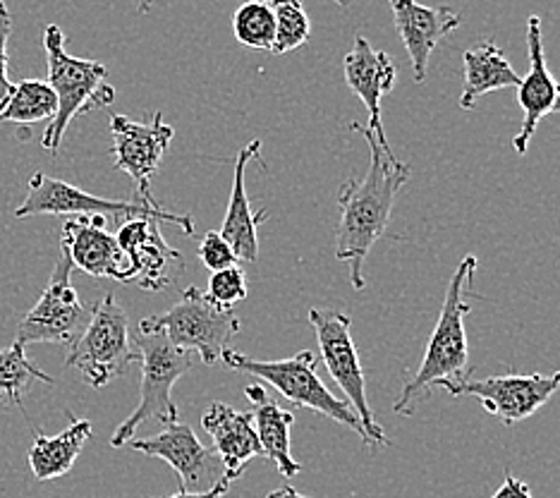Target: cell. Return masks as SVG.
I'll use <instances>...</instances> for the list:
<instances>
[{
	"instance_id": "1",
	"label": "cell",
	"mask_w": 560,
	"mask_h": 498,
	"mask_svg": "<svg viewBox=\"0 0 560 498\" xmlns=\"http://www.w3.org/2000/svg\"><path fill=\"white\" fill-rule=\"evenodd\" d=\"M350 130L366 139L372 153H369V169L362 181H348L338 189L340 221L336 257L350 264L352 288L364 290V259L376 242L386 235L398 192L410 181V165L393 153L390 144L378 142V137L366 125L350 123Z\"/></svg>"
},
{
	"instance_id": "2",
	"label": "cell",
	"mask_w": 560,
	"mask_h": 498,
	"mask_svg": "<svg viewBox=\"0 0 560 498\" xmlns=\"http://www.w3.org/2000/svg\"><path fill=\"white\" fill-rule=\"evenodd\" d=\"M477 271V257H465L455 268L448 292L441 306L439 322L427 343V352L419 362L417 372L405 381L402 393L396 401L398 415H412L417 403L429 395L434 386H448L469 372V348L465 319L472 312L467 302V290L472 288V276Z\"/></svg>"
},
{
	"instance_id": "3",
	"label": "cell",
	"mask_w": 560,
	"mask_h": 498,
	"mask_svg": "<svg viewBox=\"0 0 560 498\" xmlns=\"http://www.w3.org/2000/svg\"><path fill=\"white\" fill-rule=\"evenodd\" d=\"M44 48L48 62V86L54 89L58 111L48 120V127L42 137V147L48 153H58L68 125L78 115L110 106L116 101V86L106 82V66L68 54L66 34H62L58 24H48L46 27Z\"/></svg>"
},
{
	"instance_id": "4",
	"label": "cell",
	"mask_w": 560,
	"mask_h": 498,
	"mask_svg": "<svg viewBox=\"0 0 560 498\" xmlns=\"http://www.w3.org/2000/svg\"><path fill=\"white\" fill-rule=\"evenodd\" d=\"M221 362L228 369H233V372H242V374H249L254 379L271 383V386L283 395L285 401L295 403L298 407H310V410L334 419L342 427H350L354 433H360V439L366 445H372L369 443V437L358 413L352 410V405L348 401L336 398V395L326 389V383L319 379V374H316L319 357H316L312 350H302L298 355L288 357V360H273V362L254 360V357L240 355L235 350H225Z\"/></svg>"
},
{
	"instance_id": "5",
	"label": "cell",
	"mask_w": 560,
	"mask_h": 498,
	"mask_svg": "<svg viewBox=\"0 0 560 498\" xmlns=\"http://www.w3.org/2000/svg\"><path fill=\"white\" fill-rule=\"evenodd\" d=\"M142 334H161L177 350L199 355L203 364H219L233 338L240 334V319L233 310L213 304L207 292L185 288L183 298L163 314L147 316L139 322Z\"/></svg>"
},
{
	"instance_id": "6",
	"label": "cell",
	"mask_w": 560,
	"mask_h": 498,
	"mask_svg": "<svg viewBox=\"0 0 560 498\" xmlns=\"http://www.w3.org/2000/svg\"><path fill=\"white\" fill-rule=\"evenodd\" d=\"M132 340L139 345V355H142V360H139V364H142V391H139L135 413L110 437L113 449H122V445L130 443L144 421L159 419L165 427L180 421L177 419L180 413H177V405L173 403V386L195 364L192 352L177 350L161 334H142V331H137Z\"/></svg>"
},
{
	"instance_id": "7",
	"label": "cell",
	"mask_w": 560,
	"mask_h": 498,
	"mask_svg": "<svg viewBox=\"0 0 560 498\" xmlns=\"http://www.w3.org/2000/svg\"><path fill=\"white\" fill-rule=\"evenodd\" d=\"M130 319L118 304L116 296H108L94 304L82 336L70 345L66 364L78 369L89 386L104 389L113 379L122 377L132 362L142 360L139 350L132 348Z\"/></svg>"
},
{
	"instance_id": "8",
	"label": "cell",
	"mask_w": 560,
	"mask_h": 498,
	"mask_svg": "<svg viewBox=\"0 0 560 498\" xmlns=\"http://www.w3.org/2000/svg\"><path fill=\"white\" fill-rule=\"evenodd\" d=\"M30 216H113L118 221H130L147 216L163 223H173L185 235L195 233V223L189 216L173 213L161 209L159 204H147L142 199L135 201H116L101 199L89 192L56 181L46 173H34L27 185V197L15 209V219H30Z\"/></svg>"
},
{
	"instance_id": "9",
	"label": "cell",
	"mask_w": 560,
	"mask_h": 498,
	"mask_svg": "<svg viewBox=\"0 0 560 498\" xmlns=\"http://www.w3.org/2000/svg\"><path fill=\"white\" fill-rule=\"evenodd\" d=\"M310 322L314 326L316 343H319L322 360L328 369L330 379L338 383V389L346 395V401L358 413L362 427L372 445H386L388 437L386 431L374 417L372 405L366 401V381L364 369L358 352V345L352 338V322L348 314L342 312H324V310H310Z\"/></svg>"
},
{
	"instance_id": "10",
	"label": "cell",
	"mask_w": 560,
	"mask_h": 498,
	"mask_svg": "<svg viewBox=\"0 0 560 498\" xmlns=\"http://www.w3.org/2000/svg\"><path fill=\"white\" fill-rule=\"evenodd\" d=\"M74 266L66 254L60 257L50 271L48 283L36 300L32 310L22 316L18 326L20 343H50V345H72L82 336L94 306L80 300L78 290L72 286Z\"/></svg>"
},
{
	"instance_id": "11",
	"label": "cell",
	"mask_w": 560,
	"mask_h": 498,
	"mask_svg": "<svg viewBox=\"0 0 560 498\" xmlns=\"http://www.w3.org/2000/svg\"><path fill=\"white\" fill-rule=\"evenodd\" d=\"M453 398L475 395L483 410L499 417L503 425H515L532 417L560 391V372L556 374H501L489 379H460L443 386Z\"/></svg>"
},
{
	"instance_id": "12",
	"label": "cell",
	"mask_w": 560,
	"mask_h": 498,
	"mask_svg": "<svg viewBox=\"0 0 560 498\" xmlns=\"http://www.w3.org/2000/svg\"><path fill=\"white\" fill-rule=\"evenodd\" d=\"M110 132L116 169L137 183V199L156 204V199L151 197V177L159 173L175 130L163 123L161 113H154L149 123L130 120L127 115H113Z\"/></svg>"
},
{
	"instance_id": "13",
	"label": "cell",
	"mask_w": 560,
	"mask_h": 498,
	"mask_svg": "<svg viewBox=\"0 0 560 498\" xmlns=\"http://www.w3.org/2000/svg\"><path fill=\"white\" fill-rule=\"evenodd\" d=\"M118 245L130 262L132 283L144 290H165L175 278L185 274L183 254L165 242L159 221L139 216L122 221L118 230Z\"/></svg>"
},
{
	"instance_id": "14",
	"label": "cell",
	"mask_w": 560,
	"mask_h": 498,
	"mask_svg": "<svg viewBox=\"0 0 560 498\" xmlns=\"http://www.w3.org/2000/svg\"><path fill=\"white\" fill-rule=\"evenodd\" d=\"M60 252L86 276L132 283L130 262L120 250L118 238L106 230V216H72L62 223Z\"/></svg>"
},
{
	"instance_id": "15",
	"label": "cell",
	"mask_w": 560,
	"mask_h": 498,
	"mask_svg": "<svg viewBox=\"0 0 560 498\" xmlns=\"http://www.w3.org/2000/svg\"><path fill=\"white\" fill-rule=\"evenodd\" d=\"M127 445H132L135 451L165 460L175 472L177 479H180V491L197 494L203 484H213L223 477V465L219 455L209 451L203 445L192 427L180 425H168L156 437L149 439H132Z\"/></svg>"
},
{
	"instance_id": "16",
	"label": "cell",
	"mask_w": 560,
	"mask_h": 498,
	"mask_svg": "<svg viewBox=\"0 0 560 498\" xmlns=\"http://www.w3.org/2000/svg\"><path fill=\"white\" fill-rule=\"evenodd\" d=\"M527 50H529V72L517 84V104L525 113L522 130L515 135L513 147L515 153L525 157L537 125L546 115L560 113V82L546 66L544 56V36H541V18L532 15L527 20Z\"/></svg>"
},
{
	"instance_id": "17",
	"label": "cell",
	"mask_w": 560,
	"mask_h": 498,
	"mask_svg": "<svg viewBox=\"0 0 560 498\" xmlns=\"http://www.w3.org/2000/svg\"><path fill=\"white\" fill-rule=\"evenodd\" d=\"M393 8V20L402 38V46L410 56L417 82L427 80L429 58L434 54L441 38L448 36L463 24V15L448 5L429 8L417 0H388Z\"/></svg>"
},
{
	"instance_id": "18",
	"label": "cell",
	"mask_w": 560,
	"mask_h": 498,
	"mask_svg": "<svg viewBox=\"0 0 560 498\" xmlns=\"http://www.w3.org/2000/svg\"><path fill=\"white\" fill-rule=\"evenodd\" d=\"M342 70H346V82L354 94L362 99V104L369 113V130H372L378 142L388 144V137L384 130V120H381V101L386 94L393 92L396 86V66L393 60L384 54V50H376L369 38L358 36L350 48V54L342 62Z\"/></svg>"
},
{
	"instance_id": "19",
	"label": "cell",
	"mask_w": 560,
	"mask_h": 498,
	"mask_svg": "<svg viewBox=\"0 0 560 498\" xmlns=\"http://www.w3.org/2000/svg\"><path fill=\"white\" fill-rule=\"evenodd\" d=\"M201 427L211 437L213 453L223 465V477L231 484L254 458L264 455L252 413H240L225 403H211L201 417Z\"/></svg>"
},
{
	"instance_id": "20",
	"label": "cell",
	"mask_w": 560,
	"mask_h": 498,
	"mask_svg": "<svg viewBox=\"0 0 560 498\" xmlns=\"http://www.w3.org/2000/svg\"><path fill=\"white\" fill-rule=\"evenodd\" d=\"M261 142L254 139L245 149L237 153L235 161V177H233V189H231V201H228L225 219L219 233L228 240V245L233 247L237 262L257 264L259 259V223L266 221V211L254 213L252 204L247 197V185H245V173L249 161L259 159Z\"/></svg>"
},
{
	"instance_id": "21",
	"label": "cell",
	"mask_w": 560,
	"mask_h": 498,
	"mask_svg": "<svg viewBox=\"0 0 560 498\" xmlns=\"http://www.w3.org/2000/svg\"><path fill=\"white\" fill-rule=\"evenodd\" d=\"M245 395L254 405V429H257L264 458L271 460L276 470L283 475V479L298 477L302 472V465L295 463V458H292L290 451V431L292 425H295V415L273 403L259 383H249L245 389Z\"/></svg>"
},
{
	"instance_id": "22",
	"label": "cell",
	"mask_w": 560,
	"mask_h": 498,
	"mask_svg": "<svg viewBox=\"0 0 560 498\" xmlns=\"http://www.w3.org/2000/svg\"><path fill=\"white\" fill-rule=\"evenodd\" d=\"M94 427L89 419L70 417V425L58 437L36 433L30 449V467L36 482L60 479L72 470L74 460L84 451L86 441L92 439Z\"/></svg>"
},
{
	"instance_id": "23",
	"label": "cell",
	"mask_w": 560,
	"mask_h": 498,
	"mask_svg": "<svg viewBox=\"0 0 560 498\" xmlns=\"http://www.w3.org/2000/svg\"><path fill=\"white\" fill-rule=\"evenodd\" d=\"M465 86L460 96V108H475L477 99L483 94L499 92V89L517 86L520 77L513 70L511 60L493 42H483L475 48L465 50Z\"/></svg>"
},
{
	"instance_id": "24",
	"label": "cell",
	"mask_w": 560,
	"mask_h": 498,
	"mask_svg": "<svg viewBox=\"0 0 560 498\" xmlns=\"http://www.w3.org/2000/svg\"><path fill=\"white\" fill-rule=\"evenodd\" d=\"M58 111L54 89L42 80H22L12 84L5 101H0V125H22V137L27 139L30 125L50 120Z\"/></svg>"
},
{
	"instance_id": "25",
	"label": "cell",
	"mask_w": 560,
	"mask_h": 498,
	"mask_svg": "<svg viewBox=\"0 0 560 498\" xmlns=\"http://www.w3.org/2000/svg\"><path fill=\"white\" fill-rule=\"evenodd\" d=\"M36 381L54 383V377H48L30 360L24 343L15 340L8 350H0V403L22 407L24 395L32 391Z\"/></svg>"
},
{
	"instance_id": "26",
	"label": "cell",
	"mask_w": 560,
	"mask_h": 498,
	"mask_svg": "<svg viewBox=\"0 0 560 498\" xmlns=\"http://www.w3.org/2000/svg\"><path fill=\"white\" fill-rule=\"evenodd\" d=\"M235 38L254 50H271L276 38V20L269 0H247L233 15Z\"/></svg>"
},
{
	"instance_id": "27",
	"label": "cell",
	"mask_w": 560,
	"mask_h": 498,
	"mask_svg": "<svg viewBox=\"0 0 560 498\" xmlns=\"http://www.w3.org/2000/svg\"><path fill=\"white\" fill-rule=\"evenodd\" d=\"M276 20V38L271 54L283 56L310 42L312 24L302 0H269Z\"/></svg>"
},
{
	"instance_id": "28",
	"label": "cell",
	"mask_w": 560,
	"mask_h": 498,
	"mask_svg": "<svg viewBox=\"0 0 560 498\" xmlns=\"http://www.w3.org/2000/svg\"><path fill=\"white\" fill-rule=\"evenodd\" d=\"M247 276L242 271L240 266H231V268H221V271H213L209 276V290L207 298L225 306V310H233L237 302H242L247 298Z\"/></svg>"
},
{
	"instance_id": "29",
	"label": "cell",
	"mask_w": 560,
	"mask_h": 498,
	"mask_svg": "<svg viewBox=\"0 0 560 498\" xmlns=\"http://www.w3.org/2000/svg\"><path fill=\"white\" fill-rule=\"evenodd\" d=\"M199 259L211 274L221 271V268L237 266L233 247L228 245V240L219 233V230H211V233L203 235V240L199 242Z\"/></svg>"
},
{
	"instance_id": "30",
	"label": "cell",
	"mask_w": 560,
	"mask_h": 498,
	"mask_svg": "<svg viewBox=\"0 0 560 498\" xmlns=\"http://www.w3.org/2000/svg\"><path fill=\"white\" fill-rule=\"evenodd\" d=\"M12 34V15L8 5L0 0V101H5L12 82H10V74H8V38Z\"/></svg>"
},
{
	"instance_id": "31",
	"label": "cell",
	"mask_w": 560,
	"mask_h": 498,
	"mask_svg": "<svg viewBox=\"0 0 560 498\" xmlns=\"http://www.w3.org/2000/svg\"><path fill=\"white\" fill-rule=\"evenodd\" d=\"M491 498H534V496H532L529 484H525L522 479L513 477L511 472H508L503 484H501V489L495 491Z\"/></svg>"
},
{
	"instance_id": "32",
	"label": "cell",
	"mask_w": 560,
	"mask_h": 498,
	"mask_svg": "<svg viewBox=\"0 0 560 498\" xmlns=\"http://www.w3.org/2000/svg\"><path fill=\"white\" fill-rule=\"evenodd\" d=\"M228 489H231V482H228L225 477H221L219 482L213 484L211 489L207 491H197V494H187V491H180L175 496H168V498H223L228 494Z\"/></svg>"
},
{
	"instance_id": "33",
	"label": "cell",
	"mask_w": 560,
	"mask_h": 498,
	"mask_svg": "<svg viewBox=\"0 0 560 498\" xmlns=\"http://www.w3.org/2000/svg\"><path fill=\"white\" fill-rule=\"evenodd\" d=\"M266 498H310V496L300 494L295 487H292V484H283V487L276 489V491H271V494L266 496Z\"/></svg>"
},
{
	"instance_id": "34",
	"label": "cell",
	"mask_w": 560,
	"mask_h": 498,
	"mask_svg": "<svg viewBox=\"0 0 560 498\" xmlns=\"http://www.w3.org/2000/svg\"><path fill=\"white\" fill-rule=\"evenodd\" d=\"M135 5H137L139 12H142V15H147V12L151 10V5H154V0H135Z\"/></svg>"
},
{
	"instance_id": "35",
	"label": "cell",
	"mask_w": 560,
	"mask_h": 498,
	"mask_svg": "<svg viewBox=\"0 0 560 498\" xmlns=\"http://www.w3.org/2000/svg\"><path fill=\"white\" fill-rule=\"evenodd\" d=\"M336 3H338V5H342V8H348V5L352 3V0H336Z\"/></svg>"
}]
</instances>
